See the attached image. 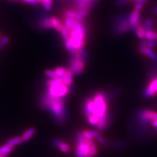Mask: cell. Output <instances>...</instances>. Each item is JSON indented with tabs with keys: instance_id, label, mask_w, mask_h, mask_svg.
I'll return each mask as SVG.
<instances>
[{
	"instance_id": "obj_6",
	"label": "cell",
	"mask_w": 157,
	"mask_h": 157,
	"mask_svg": "<svg viewBox=\"0 0 157 157\" xmlns=\"http://www.w3.org/2000/svg\"><path fill=\"white\" fill-rule=\"evenodd\" d=\"M157 93V77L153 75L148 85L143 92V95L145 98H151L155 96Z\"/></svg>"
},
{
	"instance_id": "obj_16",
	"label": "cell",
	"mask_w": 157,
	"mask_h": 157,
	"mask_svg": "<svg viewBox=\"0 0 157 157\" xmlns=\"http://www.w3.org/2000/svg\"><path fill=\"white\" fill-rule=\"evenodd\" d=\"M13 147H9L7 145L0 147V156H6L8 155L13 150Z\"/></svg>"
},
{
	"instance_id": "obj_3",
	"label": "cell",
	"mask_w": 157,
	"mask_h": 157,
	"mask_svg": "<svg viewBox=\"0 0 157 157\" xmlns=\"http://www.w3.org/2000/svg\"><path fill=\"white\" fill-rule=\"evenodd\" d=\"M130 14L126 13L114 17L113 20L112 29L116 35L121 36L129 32L134 31L135 26H132L130 22Z\"/></svg>"
},
{
	"instance_id": "obj_5",
	"label": "cell",
	"mask_w": 157,
	"mask_h": 157,
	"mask_svg": "<svg viewBox=\"0 0 157 157\" xmlns=\"http://www.w3.org/2000/svg\"><path fill=\"white\" fill-rule=\"evenodd\" d=\"M69 92V88L65 85L61 84L56 86H48L45 93L48 96L55 98H63Z\"/></svg>"
},
{
	"instance_id": "obj_7",
	"label": "cell",
	"mask_w": 157,
	"mask_h": 157,
	"mask_svg": "<svg viewBox=\"0 0 157 157\" xmlns=\"http://www.w3.org/2000/svg\"><path fill=\"white\" fill-rule=\"evenodd\" d=\"M38 26L42 29H50L53 28L52 17L49 15L41 16L37 18Z\"/></svg>"
},
{
	"instance_id": "obj_35",
	"label": "cell",
	"mask_w": 157,
	"mask_h": 157,
	"mask_svg": "<svg viewBox=\"0 0 157 157\" xmlns=\"http://www.w3.org/2000/svg\"><path fill=\"white\" fill-rule=\"evenodd\" d=\"M0 38H1V36H0Z\"/></svg>"
},
{
	"instance_id": "obj_2",
	"label": "cell",
	"mask_w": 157,
	"mask_h": 157,
	"mask_svg": "<svg viewBox=\"0 0 157 157\" xmlns=\"http://www.w3.org/2000/svg\"><path fill=\"white\" fill-rule=\"evenodd\" d=\"M64 101V98L52 97L45 93L40 100V105L43 109L50 111L56 121L63 122L67 117Z\"/></svg>"
},
{
	"instance_id": "obj_27",
	"label": "cell",
	"mask_w": 157,
	"mask_h": 157,
	"mask_svg": "<svg viewBox=\"0 0 157 157\" xmlns=\"http://www.w3.org/2000/svg\"><path fill=\"white\" fill-rule=\"evenodd\" d=\"M143 7H144V3H136L134 7V10H136V11L140 12L141 10L143 9Z\"/></svg>"
},
{
	"instance_id": "obj_12",
	"label": "cell",
	"mask_w": 157,
	"mask_h": 157,
	"mask_svg": "<svg viewBox=\"0 0 157 157\" xmlns=\"http://www.w3.org/2000/svg\"><path fill=\"white\" fill-rule=\"evenodd\" d=\"M35 132L36 130L34 129L33 128H30L27 130L21 136L23 141H28L33 136V134H35Z\"/></svg>"
},
{
	"instance_id": "obj_17",
	"label": "cell",
	"mask_w": 157,
	"mask_h": 157,
	"mask_svg": "<svg viewBox=\"0 0 157 157\" xmlns=\"http://www.w3.org/2000/svg\"><path fill=\"white\" fill-rule=\"evenodd\" d=\"M145 39H149V40L157 41V33L151 31H147L145 33Z\"/></svg>"
},
{
	"instance_id": "obj_11",
	"label": "cell",
	"mask_w": 157,
	"mask_h": 157,
	"mask_svg": "<svg viewBox=\"0 0 157 157\" xmlns=\"http://www.w3.org/2000/svg\"><path fill=\"white\" fill-rule=\"evenodd\" d=\"M134 32H136V36L138 37L140 39H145V29H144V25L141 24V22H140L135 26Z\"/></svg>"
},
{
	"instance_id": "obj_1",
	"label": "cell",
	"mask_w": 157,
	"mask_h": 157,
	"mask_svg": "<svg viewBox=\"0 0 157 157\" xmlns=\"http://www.w3.org/2000/svg\"><path fill=\"white\" fill-rule=\"evenodd\" d=\"M109 95L104 91H97L88 96L84 101V115L85 118L95 115L98 119L109 114L107 103Z\"/></svg>"
},
{
	"instance_id": "obj_15",
	"label": "cell",
	"mask_w": 157,
	"mask_h": 157,
	"mask_svg": "<svg viewBox=\"0 0 157 157\" xmlns=\"http://www.w3.org/2000/svg\"><path fill=\"white\" fill-rule=\"evenodd\" d=\"M63 45H64V47H66V50L70 52L71 55H73V54L76 52V50L70 45V43L68 40V38L63 39Z\"/></svg>"
},
{
	"instance_id": "obj_30",
	"label": "cell",
	"mask_w": 157,
	"mask_h": 157,
	"mask_svg": "<svg viewBox=\"0 0 157 157\" xmlns=\"http://www.w3.org/2000/svg\"><path fill=\"white\" fill-rule=\"evenodd\" d=\"M42 4L43 6V7L45 8L47 10V11H51V9H52L51 4L48 3H45V2H43Z\"/></svg>"
},
{
	"instance_id": "obj_14",
	"label": "cell",
	"mask_w": 157,
	"mask_h": 157,
	"mask_svg": "<svg viewBox=\"0 0 157 157\" xmlns=\"http://www.w3.org/2000/svg\"><path fill=\"white\" fill-rule=\"evenodd\" d=\"M52 23L53 28H55L56 31L60 32V29L62 28L63 24H62L60 20L55 17H52Z\"/></svg>"
},
{
	"instance_id": "obj_24",
	"label": "cell",
	"mask_w": 157,
	"mask_h": 157,
	"mask_svg": "<svg viewBox=\"0 0 157 157\" xmlns=\"http://www.w3.org/2000/svg\"><path fill=\"white\" fill-rule=\"evenodd\" d=\"M145 44L146 47L149 48H154L156 45V43L154 40H149V39H146V40H145Z\"/></svg>"
},
{
	"instance_id": "obj_31",
	"label": "cell",
	"mask_w": 157,
	"mask_h": 157,
	"mask_svg": "<svg viewBox=\"0 0 157 157\" xmlns=\"http://www.w3.org/2000/svg\"><path fill=\"white\" fill-rule=\"evenodd\" d=\"M150 123H151V124L152 126H153V127L156 128H157V120L151 121L150 122Z\"/></svg>"
},
{
	"instance_id": "obj_18",
	"label": "cell",
	"mask_w": 157,
	"mask_h": 157,
	"mask_svg": "<svg viewBox=\"0 0 157 157\" xmlns=\"http://www.w3.org/2000/svg\"><path fill=\"white\" fill-rule=\"evenodd\" d=\"M66 70H67V69H66L64 67H58L55 69V71L56 73V74L57 75V76L61 79V78L63 76V75L65 74Z\"/></svg>"
},
{
	"instance_id": "obj_19",
	"label": "cell",
	"mask_w": 157,
	"mask_h": 157,
	"mask_svg": "<svg viewBox=\"0 0 157 157\" xmlns=\"http://www.w3.org/2000/svg\"><path fill=\"white\" fill-rule=\"evenodd\" d=\"M144 27L145 32L152 30V27H153V23H152L151 19L148 18L145 19V21L144 24Z\"/></svg>"
},
{
	"instance_id": "obj_29",
	"label": "cell",
	"mask_w": 157,
	"mask_h": 157,
	"mask_svg": "<svg viewBox=\"0 0 157 157\" xmlns=\"http://www.w3.org/2000/svg\"><path fill=\"white\" fill-rule=\"evenodd\" d=\"M21 2L25 3H30L33 5H37L39 3L37 0H21Z\"/></svg>"
},
{
	"instance_id": "obj_26",
	"label": "cell",
	"mask_w": 157,
	"mask_h": 157,
	"mask_svg": "<svg viewBox=\"0 0 157 157\" xmlns=\"http://www.w3.org/2000/svg\"><path fill=\"white\" fill-rule=\"evenodd\" d=\"M95 140H96L98 142H99V143H100V144H101V145H107V141L105 140V139L104 138V137H103L101 136L100 135L97 136V137H96V138H95Z\"/></svg>"
},
{
	"instance_id": "obj_36",
	"label": "cell",
	"mask_w": 157,
	"mask_h": 157,
	"mask_svg": "<svg viewBox=\"0 0 157 157\" xmlns=\"http://www.w3.org/2000/svg\"><path fill=\"white\" fill-rule=\"evenodd\" d=\"M156 132H157V128H156Z\"/></svg>"
},
{
	"instance_id": "obj_20",
	"label": "cell",
	"mask_w": 157,
	"mask_h": 157,
	"mask_svg": "<svg viewBox=\"0 0 157 157\" xmlns=\"http://www.w3.org/2000/svg\"><path fill=\"white\" fill-rule=\"evenodd\" d=\"M60 32L61 33V36H62L63 39H66V38L69 37V34H70V32H69V29L67 28V27L64 25V24H63V25H62Z\"/></svg>"
},
{
	"instance_id": "obj_23",
	"label": "cell",
	"mask_w": 157,
	"mask_h": 157,
	"mask_svg": "<svg viewBox=\"0 0 157 157\" xmlns=\"http://www.w3.org/2000/svg\"><path fill=\"white\" fill-rule=\"evenodd\" d=\"M77 51L83 60L86 62V60L88 59V54H87L86 51L85 50V48L82 47L79 49H77Z\"/></svg>"
},
{
	"instance_id": "obj_13",
	"label": "cell",
	"mask_w": 157,
	"mask_h": 157,
	"mask_svg": "<svg viewBox=\"0 0 157 157\" xmlns=\"http://www.w3.org/2000/svg\"><path fill=\"white\" fill-rule=\"evenodd\" d=\"M22 141H23V140H22L21 137H14V138L9 140L7 142L6 145H7L9 147H14V146L21 144Z\"/></svg>"
},
{
	"instance_id": "obj_10",
	"label": "cell",
	"mask_w": 157,
	"mask_h": 157,
	"mask_svg": "<svg viewBox=\"0 0 157 157\" xmlns=\"http://www.w3.org/2000/svg\"><path fill=\"white\" fill-rule=\"evenodd\" d=\"M140 12L136 11V10H133L132 12L130 14L129 20L132 26H136L137 24H138L140 21Z\"/></svg>"
},
{
	"instance_id": "obj_32",
	"label": "cell",
	"mask_w": 157,
	"mask_h": 157,
	"mask_svg": "<svg viewBox=\"0 0 157 157\" xmlns=\"http://www.w3.org/2000/svg\"><path fill=\"white\" fill-rule=\"evenodd\" d=\"M153 12L157 14V7H155L153 8Z\"/></svg>"
},
{
	"instance_id": "obj_25",
	"label": "cell",
	"mask_w": 157,
	"mask_h": 157,
	"mask_svg": "<svg viewBox=\"0 0 157 157\" xmlns=\"http://www.w3.org/2000/svg\"><path fill=\"white\" fill-rule=\"evenodd\" d=\"M58 148L62 152H64V153H67V152H68L69 150H70V147H69V146L66 144L63 143V142H62L60 145H59Z\"/></svg>"
},
{
	"instance_id": "obj_33",
	"label": "cell",
	"mask_w": 157,
	"mask_h": 157,
	"mask_svg": "<svg viewBox=\"0 0 157 157\" xmlns=\"http://www.w3.org/2000/svg\"><path fill=\"white\" fill-rule=\"evenodd\" d=\"M9 1L11 2H18L20 1H21V0H9Z\"/></svg>"
},
{
	"instance_id": "obj_8",
	"label": "cell",
	"mask_w": 157,
	"mask_h": 157,
	"mask_svg": "<svg viewBox=\"0 0 157 157\" xmlns=\"http://www.w3.org/2000/svg\"><path fill=\"white\" fill-rule=\"evenodd\" d=\"M73 74L72 73L67 69L65 74L61 78V80L63 85H65L68 88H70L73 85Z\"/></svg>"
},
{
	"instance_id": "obj_34",
	"label": "cell",
	"mask_w": 157,
	"mask_h": 157,
	"mask_svg": "<svg viewBox=\"0 0 157 157\" xmlns=\"http://www.w3.org/2000/svg\"><path fill=\"white\" fill-rule=\"evenodd\" d=\"M0 157H4L3 156H0Z\"/></svg>"
},
{
	"instance_id": "obj_22",
	"label": "cell",
	"mask_w": 157,
	"mask_h": 157,
	"mask_svg": "<svg viewBox=\"0 0 157 157\" xmlns=\"http://www.w3.org/2000/svg\"><path fill=\"white\" fill-rule=\"evenodd\" d=\"M9 41V39L7 36H3L0 38V50H2V48L6 46Z\"/></svg>"
},
{
	"instance_id": "obj_9",
	"label": "cell",
	"mask_w": 157,
	"mask_h": 157,
	"mask_svg": "<svg viewBox=\"0 0 157 157\" xmlns=\"http://www.w3.org/2000/svg\"><path fill=\"white\" fill-rule=\"evenodd\" d=\"M139 51L142 55L149 57L151 60L153 61L157 60V55H156L153 51L151 50V48L147 47H139Z\"/></svg>"
},
{
	"instance_id": "obj_4",
	"label": "cell",
	"mask_w": 157,
	"mask_h": 157,
	"mask_svg": "<svg viewBox=\"0 0 157 157\" xmlns=\"http://www.w3.org/2000/svg\"><path fill=\"white\" fill-rule=\"evenodd\" d=\"M85 67V61L78 54L77 50L76 52L71 55L68 60V70L73 75H78L84 72Z\"/></svg>"
},
{
	"instance_id": "obj_21",
	"label": "cell",
	"mask_w": 157,
	"mask_h": 157,
	"mask_svg": "<svg viewBox=\"0 0 157 157\" xmlns=\"http://www.w3.org/2000/svg\"><path fill=\"white\" fill-rule=\"evenodd\" d=\"M45 73L46 76L49 78H52V79L53 78H58V79H60V78L57 76L55 71H52L51 70H47L45 71Z\"/></svg>"
},
{
	"instance_id": "obj_28",
	"label": "cell",
	"mask_w": 157,
	"mask_h": 157,
	"mask_svg": "<svg viewBox=\"0 0 157 157\" xmlns=\"http://www.w3.org/2000/svg\"><path fill=\"white\" fill-rule=\"evenodd\" d=\"M128 2H130V0H116L115 4L118 6H123V5H125Z\"/></svg>"
}]
</instances>
